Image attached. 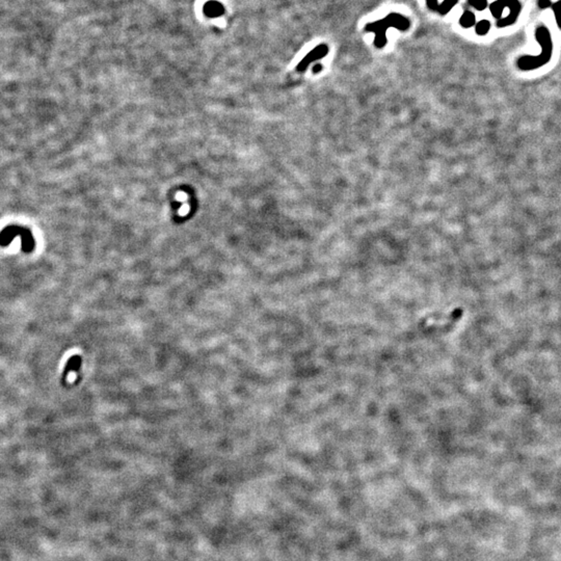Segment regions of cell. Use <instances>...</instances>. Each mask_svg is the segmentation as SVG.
<instances>
[{
	"label": "cell",
	"mask_w": 561,
	"mask_h": 561,
	"mask_svg": "<svg viewBox=\"0 0 561 561\" xmlns=\"http://www.w3.org/2000/svg\"><path fill=\"white\" fill-rule=\"evenodd\" d=\"M490 11L493 17L499 19L497 26L503 28L516 23L522 11V4L519 0H497L490 4Z\"/></svg>",
	"instance_id": "3957f363"
},
{
	"label": "cell",
	"mask_w": 561,
	"mask_h": 561,
	"mask_svg": "<svg viewBox=\"0 0 561 561\" xmlns=\"http://www.w3.org/2000/svg\"><path fill=\"white\" fill-rule=\"evenodd\" d=\"M409 20L400 14L397 13H391L387 15L385 18L380 19L375 22L368 23L365 27V31L367 32H374L375 37H374V45L376 48H382L388 42L387 40V31L390 27L397 28L398 31H405L409 28Z\"/></svg>",
	"instance_id": "7a4b0ae2"
},
{
	"label": "cell",
	"mask_w": 561,
	"mask_h": 561,
	"mask_svg": "<svg viewBox=\"0 0 561 561\" xmlns=\"http://www.w3.org/2000/svg\"><path fill=\"white\" fill-rule=\"evenodd\" d=\"M321 69H322V65H321V64H316L315 67H314V69H313V71H314V73H318Z\"/></svg>",
	"instance_id": "2e32d148"
},
{
	"label": "cell",
	"mask_w": 561,
	"mask_h": 561,
	"mask_svg": "<svg viewBox=\"0 0 561 561\" xmlns=\"http://www.w3.org/2000/svg\"><path fill=\"white\" fill-rule=\"evenodd\" d=\"M552 1L551 0H538L537 1V5L540 9H547L549 7H552Z\"/></svg>",
	"instance_id": "5bb4252c"
},
{
	"label": "cell",
	"mask_w": 561,
	"mask_h": 561,
	"mask_svg": "<svg viewBox=\"0 0 561 561\" xmlns=\"http://www.w3.org/2000/svg\"><path fill=\"white\" fill-rule=\"evenodd\" d=\"M491 30V22L489 20H483L479 21L478 23H476L475 25V32L478 34V35H485L490 32Z\"/></svg>",
	"instance_id": "9c48e42d"
},
{
	"label": "cell",
	"mask_w": 561,
	"mask_h": 561,
	"mask_svg": "<svg viewBox=\"0 0 561 561\" xmlns=\"http://www.w3.org/2000/svg\"><path fill=\"white\" fill-rule=\"evenodd\" d=\"M21 239V248L24 252H31L34 249V239L32 236V233L30 229L22 227V230L19 235Z\"/></svg>",
	"instance_id": "8992f818"
},
{
	"label": "cell",
	"mask_w": 561,
	"mask_h": 561,
	"mask_svg": "<svg viewBox=\"0 0 561 561\" xmlns=\"http://www.w3.org/2000/svg\"><path fill=\"white\" fill-rule=\"evenodd\" d=\"M468 2L471 6H473L477 11H484V9L489 6L488 0H468Z\"/></svg>",
	"instance_id": "7c38bea8"
},
{
	"label": "cell",
	"mask_w": 561,
	"mask_h": 561,
	"mask_svg": "<svg viewBox=\"0 0 561 561\" xmlns=\"http://www.w3.org/2000/svg\"><path fill=\"white\" fill-rule=\"evenodd\" d=\"M206 13L210 16H218L221 14V6L218 3H209L206 7Z\"/></svg>",
	"instance_id": "4fadbf2b"
},
{
	"label": "cell",
	"mask_w": 561,
	"mask_h": 561,
	"mask_svg": "<svg viewBox=\"0 0 561 561\" xmlns=\"http://www.w3.org/2000/svg\"><path fill=\"white\" fill-rule=\"evenodd\" d=\"M457 2L458 0H444L442 3H439L437 12L441 15H447L457 4Z\"/></svg>",
	"instance_id": "30bf717a"
},
{
	"label": "cell",
	"mask_w": 561,
	"mask_h": 561,
	"mask_svg": "<svg viewBox=\"0 0 561 561\" xmlns=\"http://www.w3.org/2000/svg\"><path fill=\"white\" fill-rule=\"evenodd\" d=\"M535 39L540 45L541 52L537 56L524 55L517 61V67L521 71H532L546 65L553 54L554 44L549 28L545 25H539L535 30Z\"/></svg>",
	"instance_id": "6da1fadb"
},
{
	"label": "cell",
	"mask_w": 561,
	"mask_h": 561,
	"mask_svg": "<svg viewBox=\"0 0 561 561\" xmlns=\"http://www.w3.org/2000/svg\"><path fill=\"white\" fill-rule=\"evenodd\" d=\"M552 9H553L555 15L557 26L559 27V30H561V0H558V1L552 4Z\"/></svg>",
	"instance_id": "8fae6325"
},
{
	"label": "cell",
	"mask_w": 561,
	"mask_h": 561,
	"mask_svg": "<svg viewBox=\"0 0 561 561\" xmlns=\"http://www.w3.org/2000/svg\"><path fill=\"white\" fill-rule=\"evenodd\" d=\"M80 366H81V358L79 357V355H74V357H72L68 361L67 365H65L64 371L62 374V378L65 379V377H67L68 373L70 371H78L80 369Z\"/></svg>",
	"instance_id": "52a82bcc"
},
{
	"label": "cell",
	"mask_w": 561,
	"mask_h": 561,
	"mask_svg": "<svg viewBox=\"0 0 561 561\" xmlns=\"http://www.w3.org/2000/svg\"><path fill=\"white\" fill-rule=\"evenodd\" d=\"M22 230V227L20 226H8L5 229H3L0 233V246L1 247H7L11 245V242L16 238L19 237L20 235V232Z\"/></svg>",
	"instance_id": "5b68a950"
},
{
	"label": "cell",
	"mask_w": 561,
	"mask_h": 561,
	"mask_svg": "<svg viewBox=\"0 0 561 561\" xmlns=\"http://www.w3.org/2000/svg\"><path fill=\"white\" fill-rule=\"evenodd\" d=\"M426 4H427L428 8L432 9V11H437L438 5H439L437 0H426Z\"/></svg>",
	"instance_id": "9a60e30c"
},
{
	"label": "cell",
	"mask_w": 561,
	"mask_h": 561,
	"mask_svg": "<svg viewBox=\"0 0 561 561\" xmlns=\"http://www.w3.org/2000/svg\"><path fill=\"white\" fill-rule=\"evenodd\" d=\"M460 24L464 28H471L476 25V17L471 11H465L460 18Z\"/></svg>",
	"instance_id": "ba28073f"
},
{
	"label": "cell",
	"mask_w": 561,
	"mask_h": 561,
	"mask_svg": "<svg viewBox=\"0 0 561 561\" xmlns=\"http://www.w3.org/2000/svg\"><path fill=\"white\" fill-rule=\"evenodd\" d=\"M327 52H329V47H327L325 44L318 45L317 47H315L312 51L309 52L306 58L301 62H299V64L297 65V70L301 71V72L305 71L308 68L309 64L313 62H315V61H317V60H320V59L324 58V56L327 54Z\"/></svg>",
	"instance_id": "277c9868"
}]
</instances>
